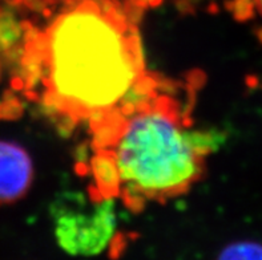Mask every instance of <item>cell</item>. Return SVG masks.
<instances>
[{
  "label": "cell",
  "mask_w": 262,
  "mask_h": 260,
  "mask_svg": "<svg viewBox=\"0 0 262 260\" xmlns=\"http://www.w3.org/2000/svg\"><path fill=\"white\" fill-rule=\"evenodd\" d=\"M19 112V105L16 100L12 101H3L0 104V119H13Z\"/></svg>",
  "instance_id": "8"
},
{
  "label": "cell",
  "mask_w": 262,
  "mask_h": 260,
  "mask_svg": "<svg viewBox=\"0 0 262 260\" xmlns=\"http://www.w3.org/2000/svg\"><path fill=\"white\" fill-rule=\"evenodd\" d=\"M32 177V161L26 149L0 141V206L21 199L30 190Z\"/></svg>",
  "instance_id": "4"
},
{
  "label": "cell",
  "mask_w": 262,
  "mask_h": 260,
  "mask_svg": "<svg viewBox=\"0 0 262 260\" xmlns=\"http://www.w3.org/2000/svg\"><path fill=\"white\" fill-rule=\"evenodd\" d=\"M213 144L209 133L186 130L172 100L160 97L135 106L106 150L116 163L120 190L136 207L137 202L186 193L204 174Z\"/></svg>",
  "instance_id": "2"
},
{
  "label": "cell",
  "mask_w": 262,
  "mask_h": 260,
  "mask_svg": "<svg viewBox=\"0 0 262 260\" xmlns=\"http://www.w3.org/2000/svg\"><path fill=\"white\" fill-rule=\"evenodd\" d=\"M23 28L12 13L0 8V51L8 52L21 39Z\"/></svg>",
  "instance_id": "6"
},
{
  "label": "cell",
  "mask_w": 262,
  "mask_h": 260,
  "mask_svg": "<svg viewBox=\"0 0 262 260\" xmlns=\"http://www.w3.org/2000/svg\"><path fill=\"white\" fill-rule=\"evenodd\" d=\"M55 237L66 252L93 256L106 248L116 232L115 202L111 198L88 204L80 194H68L52 206Z\"/></svg>",
  "instance_id": "3"
},
{
  "label": "cell",
  "mask_w": 262,
  "mask_h": 260,
  "mask_svg": "<svg viewBox=\"0 0 262 260\" xmlns=\"http://www.w3.org/2000/svg\"><path fill=\"white\" fill-rule=\"evenodd\" d=\"M43 61L48 102L75 120H103L144 77L139 35L110 0H83L53 20Z\"/></svg>",
  "instance_id": "1"
},
{
  "label": "cell",
  "mask_w": 262,
  "mask_h": 260,
  "mask_svg": "<svg viewBox=\"0 0 262 260\" xmlns=\"http://www.w3.org/2000/svg\"><path fill=\"white\" fill-rule=\"evenodd\" d=\"M253 4H254V7H256L259 15L262 16V0H253Z\"/></svg>",
  "instance_id": "9"
},
{
  "label": "cell",
  "mask_w": 262,
  "mask_h": 260,
  "mask_svg": "<svg viewBox=\"0 0 262 260\" xmlns=\"http://www.w3.org/2000/svg\"><path fill=\"white\" fill-rule=\"evenodd\" d=\"M220 259H262V244L257 242L230 243L219 255Z\"/></svg>",
  "instance_id": "7"
},
{
  "label": "cell",
  "mask_w": 262,
  "mask_h": 260,
  "mask_svg": "<svg viewBox=\"0 0 262 260\" xmlns=\"http://www.w3.org/2000/svg\"><path fill=\"white\" fill-rule=\"evenodd\" d=\"M8 3H13V2H17V0H7Z\"/></svg>",
  "instance_id": "10"
},
{
  "label": "cell",
  "mask_w": 262,
  "mask_h": 260,
  "mask_svg": "<svg viewBox=\"0 0 262 260\" xmlns=\"http://www.w3.org/2000/svg\"><path fill=\"white\" fill-rule=\"evenodd\" d=\"M92 170L101 197H116L120 193V178L110 150L105 149L93 157Z\"/></svg>",
  "instance_id": "5"
}]
</instances>
